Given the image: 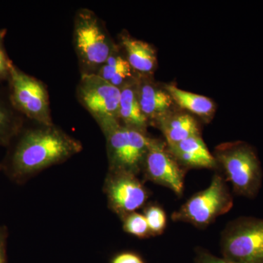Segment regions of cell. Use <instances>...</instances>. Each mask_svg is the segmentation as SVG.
<instances>
[{
	"mask_svg": "<svg viewBox=\"0 0 263 263\" xmlns=\"http://www.w3.org/2000/svg\"><path fill=\"white\" fill-rule=\"evenodd\" d=\"M122 228L125 233L138 238H147L152 236L146 217L143 214L133 212L121 218Z\"/></svg>",
	"mask_w": 263,
	"mask_h": 263,
	"instance_id": "cell-19",
	"label": "cell"
},
{
	"mask_svg": "<svg viewBox=\"0 0 263 263\" xmlns=\"http://www.w3.org/2000/svg\"><path fill=\"white\" fill-rule=\"evenodd\" d=\"M119 47L129 65L138 75L150 76L157 66V53L150 43L123 32L119 37Z\"/></svg>",
	"mask_w": 263,
	"mask_h": 263,
	"instance_id": "cell-13",
	"label": "cell"
},
{
	"mask_svg": "<svg viewBox=\"0 0 263 263\" xmlns=\"http://www.w3.org/2000/svg\"><path fill=\"white\" fill-rule=\"evenodd\" d=\"M141 172L146 181L168 188L178 196H182L184 168L180 165L163 142L152 138Z\"/></svg>",
	"mask_w": 263,
	"mask_h": 263,
	"instance_id": "cell-10",
	"label": "cell"
},
{
	"mask_svg": "<svg viewBox=\"0 0 263 263\" xmlns=\"http://www.w3.org/2000/svg\"><path fill=\"white\" fill-rule=\"evenodd\" d=\"M164 89L171 95L174 103L177 104L180 108L196 114L198 117L207 119L211 117L215 110L214 102L203 95L184 91L173 84L167 85Z\"/></svg>",
	"mask_w": 263,
	"mask_h": 263,
	"instance_id": "cell-18",
	"label": "cell"
},
{
	"mask_svg": "<svg viewBox=\"0 0 263 263\" xmlns=\"http://www.w3.org/2000/svg\"><path fill=\"white\" fill-rule=\"evenodd\" d=\"M157 122L168 147L175 146L190 137L200 136L198 124L187 114H169Z\"/></svg>",
	"mask_w": 263,
	"mask_h": 263,
	"instance_id": "cell-15",
	"label": "cell"
},
{
	"mask_svg": "<svg viewBox=\"0 0 263 263\" xmlns=\"http://www.w3.org/2000/svg\"><path fill=\"white\" fill-rule=\"evenodd\" d=\"M24 127L8 146L1 171L22 185L52 166L64 163L83 150L82 143L54 124Z\"/></svg>",
	"mask_w": 263,
	"mask_h": 263,
	"instance_id": "cell-1",
	"label": "cell"
},
{
	"mask_svg": "<svg viewBox=\"0 0 263 263\" xmlns=\"http://www.w3.org/2000/svg\"><path fill=\"white\" fill-rule=\"evenodd\" d=\"M8 82L10 101L19 113L35 124H53L49 94L42 81L13 64Z\"/></svg>",
	"mask_w": 263,
	"mask_h": 263,
	"instance_id": "cell-5",
	"label": "cell"
},
{
	"mask_svg": "<svg viewBox=\"0 0 263 263\" xmlns=\"http://www.w3.org/2000/svg\"><path fill=\"white\" fill-rule=\"evenodd\" d=\"M103 134L106 140L108 171H126L138 176L142 171L152 138L144 132L122 124Z\"/></svg>",
	"mask_w": 263,
	"mask_h": 263,
	"instance_id": "cell-8",
	"label": "cell"
},
{
	"mask_svg": "<svg viewBox=\"0 0 263 263\" xmlns=\"http://www.w3.org/2000/svg\"><path fill=\"white\" fill-rule=\"evenodd\" d=\"M103 192L109 209L120 219L146 206L149 197L148 189L138 176L126 171H108Z\"/></svg>",
	"mask_w": 263,
	"mask_h": 263,
	"instance_id": "cell-9",
	"label": "cell"
},
{
	"mask_svg": "<svg viewBox=\"0 0 263 263\" xmlns=\"http://www.w3.org/2000/svg\"><path fill=\"white\" fill-rule=\"evenodd\" d=\"M167 148L183 168L214 169L219 166L200 136L190 137Z\"/></svg>",
	"mask_w": 263,
	"mask_h": 263,
	"instance_id": "cell-12",
	"label": "cell"
},
{
	"mask_svg": "<svg viewBox=\"0 0 263 263\" xmlns=\"http://www.w3.org/2000/svg\"><path fill=\"white\" fill-rule=\"evenodd\" d=\"M136 75L120 89L119 116L121 124L146 133L149 121L142 112L136 91Z\"/></svg>",
	"mask_w": 263,
	"mask_h": 263,
	"instance_id": "cell-14",
	"label": "cell"
},
{
	"mask_svg": "<svg viewBox=\"0 0 263 263\" xmlns=\"http://www.w3.org/2000/svg\"><path fill=\"white\" fill-rule=\"evenodd\" d=\"M143 214L146 217L152 236L163 233L167 226V216L162 207L157 204H148L144 207Z\"/></svg>",
	"mask_w": 263,
	"mask_h": 263,
	"instance_id": "cell-20",
	"label": "cell"
},
{
	"mask_svg": "<svg viewBox=\"0 0 263 263\" xmlns=\"http://www.w3.org/2000/svg\"><path fill=\"white\" fill-rule=\"evenodd\" d=\"M13 64L5 53L3 45L0 44V81H8Z\"/></svg>",
	"mask_w": 263,
	"mask_h": 263,
	"instance_id": "cell-22",
	"label": "cell"
},
{
	"mask_svg": "<svg viewBox=\"0 0 263 263\" xmlns=\"http://www.w3.org/2000/svg\"><path fill=\"white\" fill-rule=\"evenodd\" d=\"M233 206V196L226 179L215 174L209 186L186 200L179 210L173 213L171 219L197 228H205L219 216L229 212Z\"/></svg>",
	"mask_w": 263,
	"mask_h": 263,
	"instance_id": "cell-4",
	"label": "cell"
},
{
	"mask_svg": "<svg viewBox=\"0 0 263 263\" xmlns=\"http://www.w3.org/2000/svg\"><path fill=\"white\" fill-rule=\"evenodd\" d=\"M222 257L237 263H263V219L238 218L221 233Z\"/></svg>",
	"mask_w": 263,
	"mask_h": 263,
	"instance_id": "cell-7",
	"label": "cell"
},
{
	"mask_svg": "<svg viewBox=\"0 0 263 263\" xmlns=\"http://www.w3.org/2000/svg\"><path fill=\"white\" fill-rule=\"evenodd\" d=\"M110 263H146L141 256L133 252H122L116 254Z\"/></svg>",
	"mask_w": 263,
	"mask_h": 263,
	"instance_id": "cell-23",
	"label": "cell"
},
{
	"mask_svg": "<svg viewBox=\"0 0 263 263\" xmlns=\"http://www.w3.org/2000/svg\"><path fill=\"white\" fill-rule=\"evenodd\" d=\"M96 75L108 81L116 87L121 89L134 79L136 74L133 70L122 49L117 45L113 53L99 69Z\"/></svg>",
	"mask_w": 263,
	"mask_h": 263,
	"instance_id": "cell-17",
	"label": "cell"
},
{
	"mask_svg": "<svg viewBox=\"0 0 263 263\" xmlns=\"http://www.w3.org/2000/svg\"><path fill=\"white\" fill-rule=\"evenodd\" d=\"M0 171H1V166H0Z\"/></svg>",
	"mask_w": 263,
	"mask_h": 263,
	"instance_id": "cell-26",
	"label": "cell"
},
{
	"mask_svg": "<svg viewBox=\"0 0 263 263\" xmlns=\"http://www.w3.org/2000/svg\"><path fill=\"white\" fill-rule=\"evenodd\" d=\"M25 117L10 101L8 91L0 89V146L8 147L24 127Z\"/></svg>",
	"mask_w": 263,
	"mask_h": 263,
	"instance_id": "cell-16",
	"label": "cell"
},
{
	"mask_svg": "<svg viewBox=\"0 0 263 263\" xmlns=\"http://www.w3.org/2000/svg\"><path fill=\"white\" fill-rule=\"evenodd\" d=\"M120 94V89L96 74L81 75L76 87V98L79 103L98 123L103 133L121 124Z\"/></svg>",
	"mask_w": 263,
	"mask_h": 263,
	"instance_id": "cell-6",
	"label": "cell"
},
{
	"mask_svg": "<svg viewBox=\"0 0 263 263\" xmlns=\"http://www.w3.org/2000/svg\"><path fill=\"white\" fill-rule=\"evenodd\" d=\"M136 91L142 112L148 120L158 122L171 111L174 100L165 89L150 79L136 74Z\"/></svg>",
	"mask_w": 263,
	"mask_h": 263,
	"instance_id": "cell-11",
	"label": "cell"
},
{
	"mask_svg": "<svg viewBox=\"0 0 263 263\" xmlns=\"http://www.w3.org/2000/svg\"><path fill=\"white\" fill-rule=\"evenodd\" d=\"M9 236L8 227L0 226V263H8L7 246Z\"/></svg>",
	"mask_w": 263,
	"mask_h": 263,
	"instance_id": "cell-24",
	"label": "cell"
},
{
	"mask_svg": "<svg viewBox=\"0 0 263 263\" xmlns=\"http://www.w3.org/2000/svg\"><path fill=\"white\" fill-rule=\"evenodd\" d=\"M73 46L81 75L96 74L117 45L93 10L80 8L74 18Z\"/></svg>",
	"mask_w": 263,
	"mask_h": 263,
	"instance_id": "cell-2",
	"label": "cell"
},
{
	"mask_svg": "<svg viewBox=\"0 0 263 263\" xmlns=\"http://www.w3.org/2000/svg\"><path fill=\"white\" fill-rule=\"evenodd\" d=\"M195 263H237L224 257H216L205 249L198 248L195 250Z\"/></svg>",
	"mask_w": 263,
	"mask_h": 263,
	"instance_id": "cell-21",
	"label": "cell"
},
{
	"mask_svg": "<svg viewBox=\"0 0 263 263\" xmlns=\"http://www.w3.org/2000/svg\"><path fill=\"white\" fill-rule=\"evenodd\" d=\"M5 31H0V44L3 45V38H4Z\"/></svg>",
	"mask_w": 263,
	"mask_h": 263,
	"instance_id": "cell-25",
	"label": "cell"
},
{
	"mask_svg": "<svg viewBox=\"0 0 263 263\" xmlns=\"http://www.w3.org/2000/svg\"><path fill=\"white\" fill-rule=\"evenodd\" d=\"M214 157L235 194L248 198L257 196L262 185V172L252 146L243 142L224 143L217 147Z\"/></svg>",
	"mask_w": 263,
	"mask_h": 263,
	"instance_id": "cell-3",
	"label": "cell"
}]
</instances>
